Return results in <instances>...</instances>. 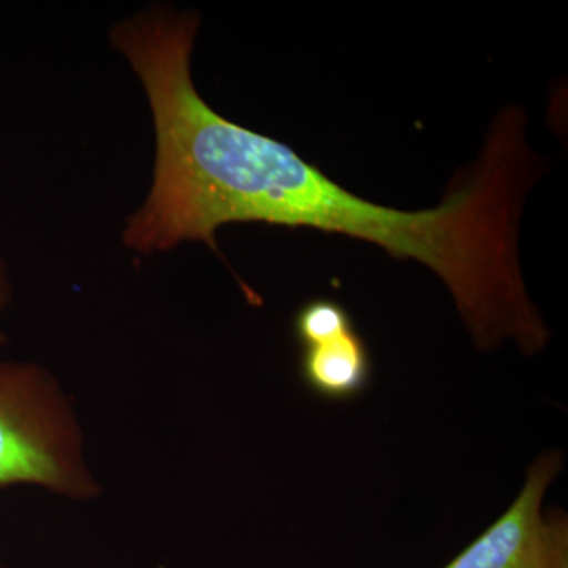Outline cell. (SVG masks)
I'll list each match as a JSON object with an SVG mask.
<instances>
[{
  "instance_id": "obj_1",
  "label": "cell",
  "mask_w": 568,
  "mask_h": 568,
  "mask_svg": "<svg viewBox=\"0 0 568 568\" xmlns=\"http://www.w3.org/2000/svg\"><path fill=\"white\" fill-rule=\"evenodd\" d=\"M18 485L70 500L102 491L85 459L80 418L55 377L29 362H0V489Z\"/></svg>"
},
{
  "instance_id": "obj_2",
  "label": "cell",
  "mask_w": 568,
  "mask_h": 568,
  "mask_svg": "<svg viewBox=\"0 0 568 568\" xmlns=\"http://www.w3.org/2000/svg\"><path fill=\"white\" fill-rule=\"evenodd\" d=\"M562 465L559 450L541 454L510 507L443 568H568L567 515L544 507Z\"/></svg>"
},
{
  "instance_id": "obj_3",
  "label": "cell",
  "mask_w": 568,
  "mask_h": 568,
  "mask_svg": "<svg viewBox=\"0 0 568 568\" xmlns=\"http://www.w3.org/2000/svg\"><path fill=\"white\" fill-rule=\"evenodd\" d=\"M302 381L328 402H349L364 394L373 376V358L357 328L301 346Z\"/></svg>"
},
{
  "instance_id": "obj_4",
  "label": "cell",
  "mask_w": 568,
  "mask_h": 568,
  "mask_svg": "<svg viewBox=\"0 0 568 568\" xmlns=\"http://www.w3.org/2000/svg\"><path fill=\"white\" fill-rule=\"evenodd\" d=\"M353 328L355 324L351 313L332 298H313L306 302L297 310L293 320L294 336L301 346L345 334Z\"/></svg>"
},
{
  "instance_id": "obj_5",
  "label": "cell",
  "mask_w": 568,
  "mask_h": 568,
  "mask_svg": "<svg viewBox=\"0 0 568 568\" xmlns=\"http://www.w3.org/2000/svg\"><path fill=\"white\" fill-rule=\"evenodd\" d=\"M10 298V283L9 278H7L6 265L0 261V315H2V313L6 312L7 306H9ZM6 342L7 336L3 334L2 328H0V346Z\"/></svg>"
}]
</instances>
